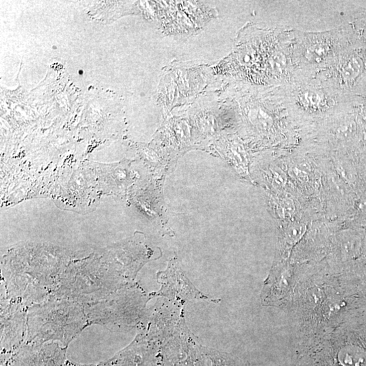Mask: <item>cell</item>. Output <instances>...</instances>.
<instances>
[{
  "mask_svg": "<svg viewBox=\"0 0 366 366\" xmlns=\"http://www.w3.org/2000/svg\"><path fill=\"white\" fill-rule=\"evenodd\" d=\"M286 307L300 337L320 334L366 312L342 273L298 277Z\"/></svg>",
  "mask_w": 366,
  "mask_h": 366,
  "instance_id": "cell-1",
  "label": "cell"
},
{
  "mask_svg": "<svg viewBox=\"0 0 366 366\" xmlns=\"http://www.w3.org/2000/svg\"><path fill=\"white\" fill-rule=\"evenodd\" d=\"M296 366H366V313L317 335L300 337Z\"/></svg>",
  "mask_w": 366,
  "mask_h": 366,
  "instance_id": "cell-2",
  "label": "cell"
},
{
  "mask_svg": "<svg viewBox=\"0 0 366 366\" xmlns=\"http://www.w3.org/2000/svg\"><path fill=\"white\" fill-rule=\"evenodd\" d=\"M89 324L83 305L52 296L27 309V341L68 345Z\"/></svg>",
  "mask_w": 366,
  "mask_h": 366,
  "instance_id": "cell-3",
  "label": "cell"
},
{
  "mask_svg": "<svg viewBox=\"0 0 366 366\" xmlns=\"http://www.w3.org/2000/svg\"><path fill=\"white\" fill-rule=\"evenodd\" d=\"M352 46L358 45L346 25L322 32L292 30L291 59L295 71L293 82L310 80Z\"/></svg>",
  "mask_w": 366,
  "mask_h": 366,
  "instance_id": "cell-4",
  "label": "cell"
},
{
  "mask_svg": "<svg viewBox=\"0 0 366 366\" xmlns=\"http://www.w3.org/2000/svg\"><path fill=\"white\" fill-rule=\"evenodd\" d=\"M290 117L299 121L325 120L356 102L358 97L345 95L312 80L281 86Z\"/></svg>",
  "mask_w": 366,
  "mask_h": 366,
  "instance_id": "cell-5",
  "label": "cell"
},
{
  "mask_svg": "<svg viewBox=\"0 0 366 366\" xmlns=\"http://www.w3.org/2000/svg\"><path fill=\"white\" fill-rule=\"evenodd\" d=\"M120 281L115 274L107 270H69L62 273L53 296L89 305L118 290Z\"/></svg>",
  "mask_w": 366,
  "mask_h": 366,
  "instance_id": "cell-6",
  "label": "cell"
},
{
  "mask_svg": "<svg viewBox=\"0 0 366 366\" xmlns=\"http://www.w3.org/2000/svg\"><path fill=\"white\" fill-rule=\"evenodd\" d=\"M366 69V49L352 46L310 80L340 93L353 95Z\"/></svg>",
  "mask_w": 366,
  "mask_h": 366,
  "instance_id": "cell-7",
  "label": "cell"
},
{
  "mask_svg": "<svg viewBox=\"0 0 366 366\" xmlns=\"http://www.w3.org/2000/svg\"><path fill=\"white\" fill-rule=\"evenodd\" d=\"M157 281L161 284V289L154 296H165L176 303L183 305L191 300H206L215 303L220 301L205 295L195 288L182 271L176 259L170 260L166 271L157 273Z\"/></svg>",
  "mask_w": 366,
  "mask_h": 366,
  "instance_id": "cell-8",
  "label": "cell"
},
{
  "mask_svg": "<svg viewBox=\"0 0 366 366\" xmlns=\"http://www.w3.org/2000/svg\"><path fill=\"white\" fill-rule=\"evenodd\" d=\"M27 309L19 302L9 299L1 304V339L2 346L19 345L27 336Z\"/></svg>",
  "mask_w": 366,
  "mask_h": 366,
  "instance_id": "cell-9",
  "label": "cell"
},
{
  "mask_svg": "<svg viewBox=\"0 0 366 366\" xmlns=\"http://www.w3.org/2000/svg\"><path fill=\"white\" fill-rule=\"evenodd\" d=\"M346 25L356 44L366 49V9L355 11Z\"/></svg>",
  "mask_w": 366,
  "mask_h": 366,
  "instance_id": "cell-10",
  "label": "cell"
},
{
  "mask_svg": "<svg viewBox=\"0 0 366 366\" xmlns=\"http://www.w3.org/2000/svg\"><path fill=\"white\" fill-rule=\"evenodd\" d=\"M306 230L305 225L296 224L292 225L286 233V242L292 244L298 241L303 236Z\"/></svg>",
  "mask_w": 366,
  "mask_h": 366,
  "instance_id": "cell-11",
  "label": "cell"
}]
</instances>
